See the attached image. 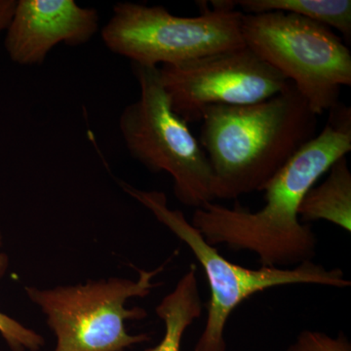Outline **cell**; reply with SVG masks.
I'll use <instances>...</instances> for the list:
<instances>
[{
  "label": "cell",
  "mask_w": 351,
  "mask_h": 351,
  "mask_svg": "<svg viewBox=\"0 0 351 351\" xmlns=\"http://www.w3.org/2000/svg\"><path fill=\"white\" fill-rule=\"evenodd\" d=\"M350 151L351 108L339 101L329 110L324 128L265 184L262 209L211 201L195 210L191 225L208 244L252 252L262 267L288 269L311 262L317 237L300 219V206L321 176Z\"/></svg>",
  "instance_id": "obj_1"
},
{
  "label": "cell",
  "mask_w": 351,
  "mask_h": 351,
  "mask_svg": "<svg viewBox=\"0 0 351 351\" xmlns=\"http://www.w3.org/2000/svg\"><path fill=\"white\" fill-rule=\"evenodd\" d=\"M198 142L213 173L214 199L262 191L317 135L318 115L294 83L257 104L213 106L201 117Z\"/></svg>",
  "instance_id": "obj_2"
},
{
  "label": "cell",
  "mask_w": 351,
  "mask_h": 351,
  "mask_svg": "<svg viewBox=\"0 0 351 351\" xmlns=\"http://www.w3.org/2000/svg\"><path fill=\"white\" fill-rule=\"evenodd\" d=\"M120 186L189 247L204 271L210 299L206 304V323L195 351H226L225 330L228 318L242 302L258 293L289 285L339 289L351 285L341 269H327L313 261L288 269H248L230 262L216 247L205 241L180 210L171 209L162 191H143L123 182H120Z\"/></svg>",
  "instance_id": "obj_3"
},
{
  "label": "cell",
  "mask_w": 351,
  "mask_h": 351,
  "mask_svg": "<svg viewBox=\"0 0 351 351\" xmlns=\"http://www.w3.org/2000/svg\"><path fill=\"white\" fill-rule=\"evenodd\" d=\"M211 3L210 8L199 1V16L179 17L163 6L119 2L101 29V40L132 64L156 68L243 47V13L230 0Z\"/></svg>",
  "instance_id": "obj_4"
},
{
  "label": "cell",
  "mask_w": 351,
  "mask_h": 351,
  "mask_svg": "<svg viewBox=\"0 0 351 351\" xmlns=\"http://www.w3.org/2000/svg\"><path fill=\"white\" fill-rule=\"evenodd\" d=\"M132 71L140 96L119 117L127 151L152 172L168 173L182 205L197 209L215 201L213 173L206 154L189 124L171 107L159 68L132 64Z\"/></svg>",
  "instance_id": "obj_5"
},
{
  "label": "cell",
  "mask_w": 351,
  "mask_h": 351,
  "mask_svg": "<svg viewBox=\"0 0 351 351\" xmlns=\"http://www.w3.org/2000/svg\"><path fill=\"white\" fill-rule=\"evenodd\" d=\"M247 47L294 83L316 115L339 103L351 85V54L330 27L295 14L246 15L241 25Z\"/></svg>",
  "instance_id": "obj_6"
},
{
  "label": "cell",
  "mask_w": 351,
  "mask_h": 351,
  "mask_svg": "<svg viewBox=\"0 0 351 351\" xmlns=\"http://www.w3.org/2000/svg\"><path fill=\"white\" fill-rule=\"evenodd\" d=\"M163 269H138L137 280L112 277L47 290L27 287L25 292L45 314L57 339L54 351H124L149 341V335L127 331L126 321L145 319L147 313L128 308L126 302L151 294Z\"/></svg>",
  "instance_id": "obj_7"
},
{
  "label": "cell",
  "mask_w": 351,
  "mask_h": 351,
  "mask_svg": "<svg viewBox=\"0 0 351 351\" xmlns=\"http://www.w3.org/2000/svg\"><path fill=\"white\" fill-rule=\"evenodd\" d=\"M159 73L171 107L188 124L200 121L203 112L213 106L267 100L289 82L246 45L159 66Z\"/></svg>",
  "instance_id": "obj_8"
},
{
  "label": "cell",
  "mask_w": 351,
  "mask_h": 351,
  "mask_svg": "<svg viewBox=\"0 0 351 351\" xmlns=\"http://www.w3.org/2000/svg\"><path fill=\"white\" fill-rule=\"evenodd\" d=\"M99 29L98 10L75 0H17L4 46L14 63L39 66L56 46L83 45Z\"/></svg>",
  "instance_id": "obj_9"
},
{
  "label": "cell",
  "mask_w": 351,
  "mask_h": 351,
  "mask_svg": "<svg viewBox=\"0 0 351 351\" xmlns=\"http://www.w3.org/2000/svg\"><path fill=\"white\" fill-rule=\"evenodd\" d=\"M326 179L307 191L300 206L302 221H329L351 230V173L346 156L332 164Z\"/></svg>",
  "instance_id": "obj_10"
},
{
  "label": "cell",
  "mask_w": 351,
  "mask_h": 351,
  "mask_svg": "<svg viewBox=\"0 0 351 351\" xmlns=\"http://www.w3.org/2000/svg\"><path fill=\"white\" fill-rule=\"evenodd\" d=\"M202 311L197 267L193 263L174 290L156 306V313L163 321L165 331L158 345L145 351H181L184 332L200 317Z\"/></svg>",
  "instance_id": "obj_11"
},
{
  "label": "cell",
  "mask_w": 351,
  "mask_h": 351,
  "mask_svg": "<svg viewBox=\"0 0 351 351\" xmlns=\"http://www.w3.org/2000/svg\"><path fill=\"white\" fill-rule=\"evenodd\" d=\"M233 5L240 7L246 15L270 12L295 14L320 23L341 32L346 43L351 41L350 0H237Z\"/></svg>",
  "instance_id": "obj_12"
},
{
  "label": "cell",
  "mask_w": 351,
  "mask_h": 351,
  "mask_svg": "<svg viewBox=\"0 0 351 351\" xmlns=\"http://www.w3.org/2000/svg\"><path fill=\"white\" fill-rule=\"evenodd\" d=\"M6 267L7 258L4 254H0V277L5 271ZM0 335L12 351H38L45 343L43 337L38 332L2 313H0Z\"/></svg>",
  "instance_id": "obj_13"
},
{
  "label": "cell",
  "mask_w": 351,
  "mask_h": 351,
  "mask_svg": "<svg viewBox=\"0 0 351 351\" xmlns=\"http://www.w3.org/2000/svg\"><path fill=\"white\" fill-rule=\"evenodd\" d=\"M287 351H351V345L343 332L332 338L325 332L304 330Z\"/></svg>",
  "instance_id": "obj_14"
},
{
  "label": "cell",
  "mask_w": 351,
  "mask_h": 351,
  "mask_svg": "<svg viewBox=\"0 0 351 351\" xmlns=\"http://www.w3.org/2000/svg\"><path fill=\"white\" fill-rule=\"evenodd\" d=\"M17 0H0V36L5 32L14 10H15Z\"/></svg>",
  "instance_id": "obj_15"
}]
</instances>
